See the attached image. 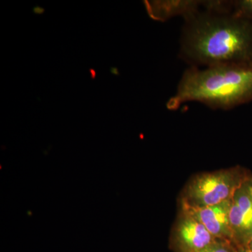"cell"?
<instances>
[{
    "instance_id": "cell-8",
    "label": "cell",
    "mask_w": 252,
    "mask_h": 252,
    "mask_svg": "<svg viewBox=\"0 0 252 252\" xmlns=\"http://www.w3.org/2000/svg\"><path fill=\"white\" fill-rule=\"evenodd\" d=\"M231 14L252 23V0L233 1Z\"/></svg>"
},
{
    "instance_id": "cell-11",
    "label": "cell",
    "mask_w": 252,
    "mask_h": 252,
    "mask_svg": "<svg viewBox=\"0 0 252 252\" xmlns=\"http://www.w3.org/2000/svg\"><path fill=\"white\" fill-rule=\"evenodd\" d=\"M33 11H34V13H36V14H42L43 12H44V10L42 8L39 7V6H36V7L34 8Z\"/></svg>"
},
{
    "instance_id": "cell-9",
    "label": "cell",
    "mask_w": 252,
    "mask_h": 252,
    "mask_svg": "<svg viewBox=\"0 0 252 252\" xmlns=\"http://www.w3.org/2000/svg\"><path fill=\"white\" fill-rule=\"evenodd\" d=\"M238 245L227 240L218 239L215 243L197 252H234Z\"/></svg>"
},
{
    "instance_id": "cell-7",
    "label": "cell",
    "mask_w": 252,
    "mask_h": 252,
    "mask_svg": "<svg viewBox=\"0 0 252 252\" xmlns=\"http://www.w3.org/2000/svg\"><path fill=\"white\" fill-rule=\"evenodd\" d=\"M203 1L170 0V1H144L149 17L154 21H166L175 16H182L186 20L200 11Z\"/></svg>"
},
{
    "instance_id": "cell-12",
    "label": "cell",
    "mask_w": 252,
    "mask_h": 252,
    "mask_svg": "<svg viewBox=\"0 0 252 252\" xmlns=\"http://www.w3.org/2000/svg\"><path fill=\"white\" fill-rule=\"evenodd\" d=\"M247 248L250 250V252H252V238L250 239V241H249L248 245H247Z\"/></svg>"
},
{
    "instance_id": "cell-6",
    "label": "cell",
    "mask_w": 252,
    "mask_h": 252,
    "mask_svg": "<svg viewBox=\"0 0 252 252\" xmlns=\"http://www.w3.org/2000/svg\"><path fill=\"white\" fill-rule=\"evenodd\" d=\"M231 203L232 198L212 206L190 207L180 205V209L188 212L200 222L215 238L235 244L230 225Z\"/></svg>"
},
{
    "instance_id": "cell-13",
    "label": "cell",
    "mask_w": 252,
    "mask_h": 252,
    "mask_svg": "<svg viewBox=\"0 0 252 252\" xmlns=\"http://www.w3.org/2000/svg\"><path fill=\"white\" fill-rule=\"evenodd\" d=\"M90 72L91 74V77H92V79H94L95 78L96 76V72L94 70V69H90Z\"/></svg>"
},
{
    "instance_id": "cell-5",
    "label": "cell",
    "mask_w": 252,
    "mask_h": 252,
    "mask_svg": "<svg viewBox=\"0 0 252 252\" xmlns=\"http://www.w3.org/2000/svg\"><path fill=\"white\" fill-rule=\"evenodd\" d=\"M229 220L235 245L247 247L252 237V175L232 198Z\"/></svg>"
},
{
    "instance_id": "cell-1",
    "label": "cell",
    "mask_w": 252,
    "mask_h": 252,
    "mask_svg": "<svg viewBox=\"0 0 252 252\" xmlns=\"http://www.w3.org/2000/svg\"><path fill=\"white\" fill-rule=\"evenodd\" d=\"M180 56L191 67L252 68V23L231 13L199 11L186 20Z\"/></svg>"
},
{
    "instance_id": "cell-4",
    "label": "cell",
    "mask_w": 252,
    "mask_h": 252,
    "mask_svg": "<svg viewBox=\"0 0 252 252\" xmlns=\"http://www.w3.org/2000/svg\"><path fill=\"white\" fill-rule=\"evenodd\" d=\"M217 240L200 222L180 209L170 233L169 248L173 252H197Z\"/></svg>"
},
{
    "instance_id": "cell-10",
    "label": "cell",
    "mask_w": 252,
    "mask_h": 252,
    "mask_svg": "<svg viewBox=\"0 0 252 252\" xmlns=\"http://www.w3.org/2000/svg\"><path fill=\"white\" fill-rule=\"evenodd\" d=\"M234 252H250L247 247L238 246L235 248Z\"/></svg>"
},
{
    "instance_id": "cell-3",
    "label": "cell",
    "mask_w": 252,
    "mask_h": 252,
    "mask_svg": "<svg viewBox=\"0 0 252 252\" xmlns=\"http://www.w3.org/2000/svg\"><path fill=\"white\" fill-rule=\"evenodd\" d=\"M251 176L250 172L241 166L194 175L182 189L179 205L205 207L230 200Z\"/></svg>"
},
{
    "instance_id": "cell-2",
    "label": "cell",
    "mask_w": 252,
    "mask_h": 252,
    "mask_svg": "<svg viewBox=\"0 0 252 252\" xmlns=\"http://www.w3.org/2000/svg\"><path fill=\"white\" fill-rule=\"evenodd\" d=\"M197 101L213 109L228 110L252 101V68L215 66L200 69L190 67L182 76L177 93L167 108Z\"/></svg>"
}]
</instances>
